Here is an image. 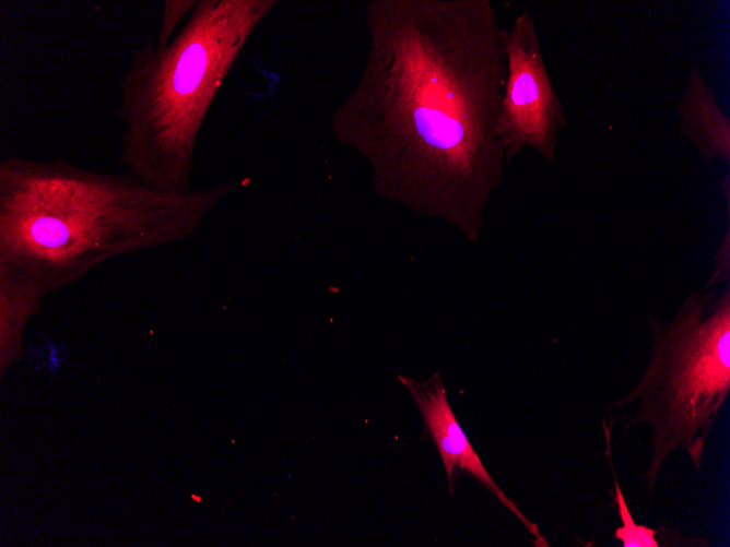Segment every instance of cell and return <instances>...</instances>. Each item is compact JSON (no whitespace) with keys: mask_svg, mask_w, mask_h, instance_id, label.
<instances>
[{"mask_svg":"<svg viewBox=\"0 0 730 547\" xmlns=\"http://www.w3.org/2000/svg\"><path fill=\"white\" fill-rule=\"evenodd\" d=\"M651 344L638 381L611 408L634 406L624 429L650 427L644 479L654 494L666 461L683 450L695 469L730 392V283L691 292L668 322L649 316Z\"/></svg>","mask_w":730,"mask_h":547,"instance_id":"4","label":"cell"},{"mask_svg":"<svg viewBox=\"0 0 730 547\" xmlns=\"http://www.w3.org/2000/svg\"><path fill=\"white\" fill-rule=\"evenodd\" d=\"M46 294V288L37 278L17 267L0 263L2 370L21 354V331Z\"/></svg>","mask_w":730,"mask_h":547,"instance_id":"8","label":"cell"},{"mask_svg":"<svg viewBox=\"0 0 730 547\" xmlns=\"http://www.w3.org/2000/svg\"><path fill=\"white\" fill-rule=\"evenodd\" d=\"M602 428L607 443V450L604 454L609 460L614 483V503L617 507V513L622 522L621 526L615 530L613 538L621 540L623 547H659L661 545L656 539L657 530L646 525L637 524L629 511L614 471L610 442L611 426H608L607 421L603 420Z\"/></svg>","mask_w":730,"mask_h":547,"instance_id":"9","label":"cell"},{"mask_svg":"<svg viewBox=\"0 0 730 547\" xmlns=\"http://www.w3.org/2000/svg\"><path fill=\"white\" fill-rule=\"evenodd\" d=\"M679 131L704 163L730 165V121L700 70L693 66L676 104Z\"/></svg>","mask_w":730,"mask_h":547,"instance_id":"7","label":"cell"},{"mask_svg":"<svg viewBox=\"0 0 730 547\" xmlns=\"http://www.w3.org/2000/svg\"><path fill=\"white\" fill-rule=\"evenodd\" d=\"M275 0H198L166 46L138 47L119 81V164L150 188L191 190L197 140L222 84Z\"/></svg>","mask_w":730,"mask_h":547,"instance_id":"3","label":"cell"},{"mask_svg":"<svg viewBox=\"0 0 730 547\" xmlns=\"http://www.w3.org/2000/svg\"><path fill=\"white\" fill-rule=\"evenodd\" d=\"M730 223L728 218L725 237L715 252V266L706 281V286H720L730 283Z\"/></svg>","mask_w":730,"mask_h":547,"instance_id":"11","label":"cell"},{"mask_svg":"<svg viewBox=\"0 0 730 547\" xmlns=\"http://www.w3.org/2000/svg\"><path fill=\"white\" fill-rule=\"evenodd\" d=\"M197 2L198 0H166L164 2L162 22L154 40L157 46H166L173 39L179 24L186 22Z\"/></svg>","mask_w":730,"mask_h":547,"instance_id":"10","label":"cell"},{"mask_svg":"<svg viewBox=\"0 0 730 547\" xmlns=\"http://www.w3.org/2000/svg\"><path fill=\"white\" fill-rule=\"evenodd\" d=\"M360 78L334 108L335 141L370 164L375 191L478 242L505 181L497 120L507 78L490 0H369Z\"/></svg>","mask_w":730,"mask_h":547,"instance_id":"1","label":"cell"},{"mask_svg":"<svg viewBox=\"0 0 730 547\" xmlns=\"http://www.w3.org/2000/svg\"><path fill=\"white\" fill-rule=\"evenodd\" d=\"M234 188L166 192L128 171L8 157L0 162V263L50 293L109 259L187 239Z\"/></svg>","mask_w":730,"mask_h":547,"instance_id":"2","label":"cell"},{"mask_svg":"<svg viewBox=\"0 0 730 547\" xmlns=\"http://www.w3.org/2000/svg\"><path fill=\"white\" fill-rule=\"evenodd\" d=\"M507 78L497 120L506 162L526 148L555 163L567 127L564 106L546 68L533 15L523 11L503 26Z\"/></svg>","mask_w":730,"mask_h":547,"instance_id":"5","label":"cell"},{"mask_svg":"<svg viewBox=\"0 0 730 547\" xmlns=\"http://www.w3.org/2000/svg\"><path fill=\"white\" fill-rule=\"evenodd\" d=\"M411 392L424 423L432 435L444 463L450 494L454 491L452 475L456 467L469 472L479 480L503 506L513 512L535 538L537 546H548L540 534L538 525L528 520L516 503L492 478L470 441L466 437L449 405L446 389L438 371L425 381H416L408 377H399Z\"/></svg>","mask_w":730,"mask_h":547,"instance_id":"6","label":"cell"}]
</instances>
